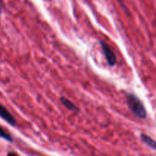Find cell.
<instances>
[{
  "mask_svg": "<svg viewBox=\"0 0 156 156\" xmlns=\"http://www.w3.org/2000/svg\"><path fill=\"white\" fill-rule=\"evenodd\" d=\"M126 100L128 108L136 118L140 120H146L147 118V111L138 96L132 92H126Z\"/></svg>",
  "mask_w": 156,
  "mask_h": 156,
  "instance_id": "6da1fadb",
  "label": "cell"
},
{
  "mask_svg": "<svg viewBox=\"0 0 156 156\" xmlns=\"http://www.w3.org/2000/svg\"><path fill=\"white\" fill-rule=\"evenodd\" d=\"M140 139H141L142 142L144 143L147 146H149V148H151L153 150H156V143L155 140L152 138H151L149 136L146 135V133H141L140 135Z\"/></svg>",
  "mask_w": 156,
  "mask_h": 156,
  "instance_id": "5b68a950",
  "label": "cell"
},
{
  "mask_svg": "<svg viewBox=\"0 0 156 156\" xmlns=\"http://www.w3.org/2000/svg\"><path fill=\"white\" fill-rule=\"evenodd\" d=\"M0 117L4 120L8 124L12 126H16L17 122L15 117L9 111V110L0 103Z\"/></svg>",
  "mask_w": 156,
  "mask_h": 156,
  "instance_id": "3957f363",
  "label": "cell"
},
{
  "mask_svg": "<svg viewBox=\"0 0 156 156\" xmlns=\"http://www.w3.org/2000/svg\"><path fill=\"white\" fill-rule=\"evenodd\" d=\"M0 138L3 139L5 141L9 142V143H13L14 142V139L12 136L5 128H3L1 126H0Z\"/></svg>",
  "mask_w": 156,
  "mask_h": 156,
  "instance_id": "8992f818",
  "label": "cell"
},
{
  "mask_svg": "<svg viewBox=\"0 0 156 156\" xmlns=\"http://www.w3.org/2000/svg\"><path fill=\"white\" fill-rule=\"evenodd\" d=\"M99 44H100L101 47L102 52L104 53V56H105V59H106L107 62H108V66H114L117 64V56H116L115 53L114 52V50L111 49V47L107 44L105 41H99Z\"/></svg>",
  "mask_w": 156,
  "mask_h": 156,
  "instance_id": "7a4b0ae2",
  "label": "cell"
},
{
  "mask_svg": "<svg viewBox=\"0 0 156 156\" xmlns=\"http://www.w3.org/2000/svg\"><path fill=\"white\" fill-rule=\"evenodd\" d=\"M117 1L118 2L119 4L120 5V6H121V8L123 9V10L124 11V12H126V13L129 16H130V12H129V9H128L127 6H126V4H125L124 1H123V0H117Z\"/></svg>",
  "mask_w": 156,
  "mask_h": 156,
  "instance_id": "52a82bcc",
  "label": "cell"
},
{
  "mask_svg": "<svg viewBox=\"0 0 156 156\" xmlns=\"http://www.w3.org/2000/svg\"><path fill=\"white\" fill-rule=\"evenodd\" d=\"M59 101H60L61 104H62L66 109H68L69 111H73V112H78V111H79V108H78L75 104H73L71 101L69 100L68 98H66L61 97L60 98H59Z\"/></svg>",
  "mask_w": 156,
  "mask_h": 156,
  "instance_id": "277c9868",
  "label": "cell"
},
{
  "mask_svg": "<svg viewBox=\"0 0 156 156\" xmlns=\"http://www.w3.org/2000/svg\"><path fill=\"white\" fill-rule=\"evenodd\" d=\"M3 6H4V3H3V0H0V15H1V14L2 13Z\"/></svg>",
  "mask_w": 156,
  "mask_h": 156,
  "instance_id": "ba28073f",
  "label": "cell"
}]
</instances>
